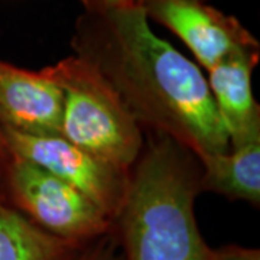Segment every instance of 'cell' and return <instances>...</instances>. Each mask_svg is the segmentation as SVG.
Instances as JSON below:
<instances>
[{
    "label": "cell",
    "instance_id": "1",
    "mask_svg": "<svg viewBox=\"0 0 260 260\" xmlns=\"http://www.w3.org/2000/svg\"><path fill=\"white\" fill-rule=\"evenodd\" d=\"M71 47L112 85L145 133L165 135L198 159L230 150L200 67L150 29L140 3L84 12Z\"/></svg>",
    "mask_w": 260,
    "mask_h": 260
},
{
    "label": "cell",
    "instance_id": "2",
    "mask_svg": "<svg viewBox=\"0 0 260 260\" xmlns=\"http://www.w3.org/2000/svg\"><path fill=\"white\" fill-rule=\"evenodd\" d=\"M200 194L194 153L165 135L145 133L110 233L123 260H214L195 217Z\"/></svg>",
    "mask_w": 260,
    "mask_h": 260
},
{
    "label": "cell",
    "instance_id": "3",
    "mask_svg": "<svg viewBox=\"0 0 260 260\" xmlns=\"http://www.w3.org/2000/svg\"><path fill=\"white\" fill-rule=\"evenodd\" d=\"M64 94L61 136L114 167L130 171L145 132L103 75L77 55L47 67Z\"/></svg>",
    "mask_w": 260,
    "mask_h": 260
},
{
    "label": "cell",
    "instance_id": "4",
    "mask_svg": "<svg viewBox=\"0 0 260 260\" xmlns=\"http://www.w3.org/2000/svg\"><path fill=\"white\" fill-rule=\"evenodd\" d=\"M0 195L42 230L85 246L112 233L113 221L84 194L8 150L0 160Z\"/></svg>",
    "mask_w": 260,
    "mask_h": 260
},
{
    "label": "cell",
    "instance_id": "5",
    "mask_svg": "<svg viewBox=\"0 0 260 260\" xmlns=\"http://www.w3.org/2000/svg\"><path fill=\"white\" fill-rule=\"evenodd\" d=\"M2 132L10 153L62 179L93 201L112 221L120 211L130 171L114 167L62 136H34L5 129Z\"/></svg>",
    "mask_w": 260,
    "mask_h": 260
},
{
    "label": "cell",
    "instance_id": "6",
    "mask_svg": "<svg viewBox=\"0 0 260 260\" xmlns=\"http://www.w3.org/2000/svg\"><path fill=\"white\" fill-rule=\"evenodd\" d=\"M148 19L175 34L205 70L240 51L260 48L237 19L204 0H142Z\"/></svg>",
    "mask_w": 260,
    "mask_h": 260
},
{
    "label": "cell",
    "instance_id": "7",
    "mask_svg": "<svg viewBox=\"0 0 260 260\" xmlns=\"http://www.w3.org/2000/svg\"><path fill=\"white\" fill-rule=\"evenodd\" d=\"M64 94L48 73L0 59V129L34 136H61Z\"/></svg>",
    "mask_w": 260,
    "mask_h": 260
},
{
    "label": "cell",
    "instance_id": "8",
    "mask_svg": "<svg viewBox=\"0 0 260 260\" xmlns=\"http://www.w3.org/2000/svg\"><path fill=\"white\" fill-rule=\"evenodd\" d=\"M260 48L240 51L208 70V87L230 142V149L260 140V106L251 88V75Z\"/></svg>",
    "mask_w": 260,
    "mask_h": 260
},
{
    "label": "cell",
    "instance_id": "9",
    "mask_svg": "<svg viewBox=\"0 0 260 260\" xmlns=\"http://www.w3.org/2000/svg\"><path fill=\"white\" fill-rule=\"evenodd\" d=\"M198 160L201 164V192L220 194L259 208L260 140Z\"/></svg>",
    "mask_w": 260,
    "mask_h": 260
},
{
    "label": "cell",
    "instance_id": "10",
    "mask_svg": "<svg viewBox=\"0 0 260 260\" xmlns=\"http://www.w3.org/2000/svg\"><path fill=\"white\" fill-rule=\"evenodd\" d=\"M85 246L42 230L0 195V260H78Z\"/></svg>",
    "mask_w": 260,
    "mask_h": 260
},
{
    "label": "cell",
    "instance_id": "11",
    "mask_svg": "<svg viewBox=\"0 0 260 260\" xmlns=\"http://www.w3.org/2000/svg\"><path fill=\"white\" fill-rule=\"evenodd\" d=\"M78 260H123V257L112 234H107L88 243L80 253Z\"/></svg>",
    "mask_w": 260,
    "mask_h": 260
},
{
    "label": "cell",
    "instance_id": "12",
    "mask_svg": "<svg viewBox=\"0 0 260 260\" xmlns=\"http://www.w3.org/2000/svg\"><path fill=\"white\" fill-rule=\"evenodd\" d=\"M214 260H260L259 249L243 247L239 244H225L213 247Z\"/></svg>",
    "mask_w": 260,
    "mask_h": 260
},
{
    "label": "cell",
    "instance_id": "13",
    "mask_svg": "<svg viewBox=\"0 0 260 260\" xmlns=\"http://www.w3.org/2000/svg\"><path fill=\"white\" fill-rule=\"evenodd\" d=\"M142 0H80L83 5L84 12L87 13H99V12H106V10L114 9V8H121L127 5H136Z\"/></svg>",
    "mask_w": 260,
    "mask_h": 260
},
{
    "label": "cell",
    "instance_id": "14",
    "mask_svg": "<svg viewBox=\"0 0 260 260\" xmlns=\"http://www.w3.org/2000/svg\"><path fill=\"white\" fill-rule=\"evenodd\" d=\"M8 153V148H6V143H5V136H3V132L0 129V160L6 156Z\"/></svg>",
    "mask_w": 260,
    "mask_h": 260
},
{
    "label": "cell",
    "instance_id": "15",
    "mask_svg": "<svg viewBox=\"0 0 260 260\" xmlns=\"http://www.w3.org/2000/svg\"><path fill=\"white\" fill-rule=\"evenodd\" d=\"M204 2H207V0H204Z\"/></svg>",
    "mask_w": 260,
    "mask_h": 260
}]
</instances>
